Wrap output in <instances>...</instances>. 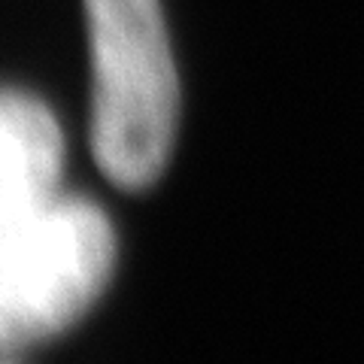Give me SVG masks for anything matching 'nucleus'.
<instances>
[{
  "label": "nucleus",
  "mask_w": 364,
  "mask_h": 364,
  "mask_svg": "<svg viewBox=\"0 0 364 364\" xmlns=\"http://www.w3.org/2000/svg\"><path fill=\"white\" fill-rule=\"evenodd\" d=\"M95 100L91 152L122 188L161 173L173 146L179 82L158 0H85Z\"/></svg>",
  "instance_id": "1"
},
{
  "label": "nucleus",
  "mask_w": 364,
  "mask_h": 364,
  "mask_svg": "<svg viewBox=\"0 0 364 364\" xmlns=\"http://www.w3.org/2000/svg\"><path fill=\"white\" fill-rule=\"evenodd\" d=\"M116 234L85 198L46 200L0 234V352L55 337L104 291Z\"/></svg>",
  "instance_id": "2"
},
{
  "label": "nucleus",
  "mask_w": 364,
  "mask_h": 364,
  "mask_svg": "<svg viewBox=\"0 0 364 364\" xmlns=\"http://www.w3.org/2000/svg\"><path fill=\"white\" fill-rule=\"evenodd\" d=\"M64 136L55 116L25 91L0 88V234L55 198Z\"/></svg>",
  "instance_id": "3"
}]
</instances>
